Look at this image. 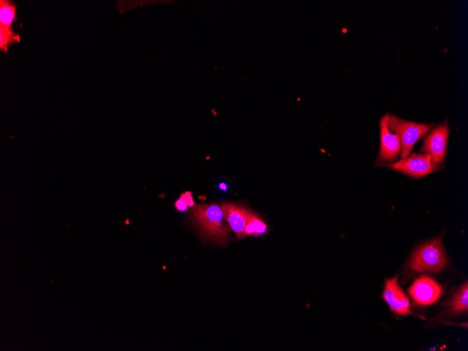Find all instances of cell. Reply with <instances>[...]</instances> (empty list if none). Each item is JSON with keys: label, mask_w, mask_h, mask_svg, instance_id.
Here are the masks:
<instances>
[{"label": "cell", "mask_w": 468, "mask_h": 351, "mask_svg": "<svg viewBox=\"0 0 468 351\" xmlns=\"http://www.w3.org/2000/svg\"><path fill=\"white\" fill-rule=\"evenodd\" d=\"M449 129L447 123L433 129L425 138L422 151L432 158V164L438 166L446 156Z\"/></svg>", "instance_id": "obj_5"}, {"label": "cell", "mask_w": 468, "mask_h": 351, "mask_svg": "<svg viewBox=\"0 0 468 351\" xmlns=\"http://www.w3.org/2000/svg\"><path fill=\"white\" fill-rule=\"evenodd\" d=\"M451 310L455 313L467 311L468 309V284L467 282L461 287L450 301Z\"/></svg>", "instance_id": "obj_11"}, {"label": "cell", "mask_w": 468, "mask_h": 351, "mask_svg": "<svg viewBox=\"0 0 468 351\" xmlns=\"http://www.w3.org/2000/svg\"><path fill=\"white\" fill-rule=\"evenodd\" d=\"M16 6L6 0L0 1V26L11 28L15 18Z\"/></svg>", "instance_id": "obj_12"}, {"label": "cell", "mask_w": 468, "mask_h": 351, "mask_svg": "<svg viewBox=\"0 0 468 351\" xmlns=\"http://www.w3.org/2000/svg\"><path fill=\"white\" fill-rule=\"evenodd\" d=\"M388 128L392 133L397 134L401 144V159L409 156L413 145L433 127L431 124H422L399 118L388 115Z\"/></svg>", "instance_id": "obj_3"}, {"label": "cell", "mask_w": 468, "mask_h": 351, "mask_svg": "<svg viewBox=\"0 0 468 351\" xmlns=\"http://www.w3.org/2000/svg\"><path fill=\"white\" fill-rule=\"evenodd\" d=\"M19 41H20L19 35H15V34L11 30V28H7L0 26L1 50H3L5 53H6L7 48L11 43Z\"/></svg>", "instance_id": "obj_13"}, {"label": "cell", "mask_w": 468, "mask_h": 351, "mask_svg": "<svg viewBox=\"0 0 468 351\" xmlns=\"http://www.w3.org/2000/svg\"><path fill=\"white\" fill-rule=\"evenodd\" d=\"M247 220L245 228V236L259 235L266 232V225L263 221L250 209H247Z\"/></svg>", "instance_id": "obj_10"}, {"label": "cell", "mask_w": 468, "mask_h": 351, "mask_svg": "<svg viewBox=\"0 0 468 351\" xmlns=\"http://www.w3.org/2000/svg\"><path fill=\"white\" fill-rule=\"evenodd\" d=\"M388 115H385L380 120V161H394L397 159L401 150V141L397 134L390 132L387 125Z\"/></svg>", "instance_id": "obj_7"}, {"label": "cell", "mask_w": 468, "mask_h": 351, "mask_svg": "<svg viewBox=\"0 0 468 351\" xmlns=\"http://www.w3.org/2000/svg\"><path fill=\"white\" fill-rule=\"evenodd\" d=\"M408 266L416 271L438 272L448 266V259L440 238L427 241L418 247Z\"/></svg>", "instance_id": "obj_2"}, {"label": "cell", "mask_w": 468, "mask_h": 351, "mask_svg": "<svg viewBox=\"0 0 468 351\" xmlns=\"http://www.w3.org/2000/svg\"><path fill=\"white\" fill-rule=\"evenodd\" d=\"M221 207L225 220L238 238H244L247 220V208L231 202H223Z\"/></svg>", "instance_id": "obj_9"}, {"label": "cell", "mask_w": 468, "mask_h": 351, "mask_svg": "<svg viewBox=\"0 0 468 351\" xmlns=\"http://www.w3.org/2000/svg\"><path fill=\"white\" fill-rule=\"evenodd\" d=\"M190 192L182 194L181 198L176 202V207L179 210H185L188 205L193 207L194 205Z\"/></svg>", "instance_id": "obj_14"}, {"label": "cell", "mask_w": 468, "mask_h": 351, "mask_svg": "<svg viewBox=\"0 0 468 351\" xmlns=\"http://www.w3.org/2000/svg\"><path fill=\"white\" fill-rule=\"evenodd\" d=\"M191 214L201 235L211 241L226 246L230 240V228L224 221L221 207L215 203L194 204Z\"/></svg>", "instance_id": "obj_1"}, {"label": "cell", "mask_w": 468, "mask_h": 351, "mask_svg": "<svg viewBox=\"0 0 468 351\" xmlns=\"http://www.w3.org/2000/svg\"><path fill=\"white\" fill-rule=\"evenodd\" d=\"M396 275L386 280L383 296L394 312L408 315L411 313L409 299L398 285Z\"/></svg>", "instance_id": "obj_8"}, {"label": "cell", "mask_w": 468, "mask_h": 351, "mask_svg": "<svg viewBox=\"0 0 468 351\" xmlns=\"http://www.w3.org/2000/svg\"><path fill=\"white\" fill-rule=\"evenodd\" d=\"M442 293V287L427 275H422L418 278L409 289V294L413 300L421 305L435 303Z\"/></svg>", "instance_id": "obj_6"}, {"label": "cell", "mask_w": 468, "mask_h": 351, "mask_svg": "<svg viewBox=\"0 0 468 351\" xmlns=\"http://www.w3.org/2000/svg\"><path fill=\"white\" fill-rule=\"evenodd\" d=\"M385 166L413 178H420L441 168L432 164V158L426 153H413L410 157Z\"/></svg>", "instance_id": "obj_4"}]
</instances>
